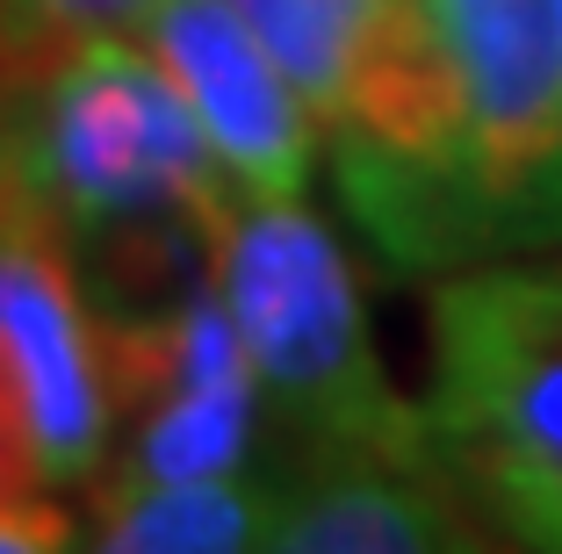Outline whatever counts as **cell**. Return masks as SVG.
<instances>
[{
	"mask_svg": "<svg viewBox=\"0 0 562 554\" xmlns=\"http://www.w3.org/2000/svg\"><path fill=\"white\" fill-rule=\"evenodd\" d=\"M15 151L66 238L94 252L101 281L123 303H137L131 317L216 281V245L238 188L145 36H72L66 66L44 87L36 131Z\"/></svg>",
	"mask_w": 562,
	"mask_h": 554,
	"instance_id": "obj_1",
	"label": "cell"
},
{
	"mask_svg": "<svg viewBox=\"0 0 562 554\" xmlns=\"http://www.w3.org/2000/svg\"><path fill=\"white\" fill-rule=\"evenodd\" d=\"M216 289L260 389L311 454H440L426 410H412L382 375L347 252L303 195L238 202L216 245Z\"/></svg>",
	"mask_w": 562,
	"mask_h": 554,
	"instance_id": "obj_2",
	"label": "cell"
},
{
	"mask_svg": "<svg viewBox=\"0 0 562 554\" xmlns=\"http://www.w3.org/2000/svg\"><path fill=\"white\" fill-rule=\"evenodd\" d=\"M426 425L527 547H562V267L483 260L432 289Z\"/></svg>",
	"mask_w": 562,
	"mask_h": 554,
	"instance_id": "obj_3",
	"label": "cell"
},
{
	"mask_svg": "<svg viewBox=\"0 0 562 554\" xmlns=\"http://www.w3.org/2000/svg\"><path fill=\"white\" fill-rule=\"evenodd\" d=\"M454 87L462 267L562 245V0H418Z\"/></svg>",
	"mask_w": 562,
	"mask_h": 554,
	"instance_id": "obj_4",
	"label": "cell"
},
{
	"mask_svg": "<svg viewBox=\"0 0 562 554\" xmlns=\"http://www.w3.org/2000/svg\"><path fill=\"white\" fill-rule=\"evenodd\" d=\"M0 360L30 410L44 483H87L123 418L116 317L87 310L72 238L15 145L0 151Z\"/></svg>",
	"mask_w": 562,
	"mask_h": 554,
	"instance_id": "obj_5",
	"label": "cell"
},
{
	"mask_svg": "<svg viewBox=\"0 0 562 554\" xmlns=\"http://www.w3.org/2000/svg\"><path fill=\"white\" fill-rule=\"evenodd\" d=\"M137 36L151 44L181 101L195 109L224 180L238 202H289L311 180V145L317 123L311 101L289 87V72L267 58V44L246 30L232 0H159Z\"/></svg>",
	"mask_w": 562,
	"mask_h": 554,
	"instance_id": "obj_6",
	"label": "cell"
},
{
	"mask_svg": "<svg viewBox=\"0 0 562 554\" xmlns=\"http://www.w3.org/2000/svg\"><path fill=\"white\" fill-rule=\"evenodd\" d=\"M440 454H317L274 483V554H432L469 547L462 505L440 489Z\"/></svg>",
	"mask_w": 562,
	"mask_h": 554,
	"instance_id": "obj_7",
	"label": "cell"
},
{
	"mask_svg": "<svg viewBox=\"0 0 562 554\" xmlns=\"http://www.w3.org/2000/svg\"><path fill=\"white\" fill-rule=\"evenodd\" d=\"M274 483L252 475H137L116 468L94 540L109 554H238L267 547Z\"/></svg>",
	"mask_w": 562,
	"mask_h": 554,
	"instance_id": "obj_8",
	"label": "cell"
},
{
	"mask_svg": "<svg viewBox=\"0 0 562 554\" xmlns=\"http://www.w3.org/2000/svg\"><path fill=\"white\" fill-rule=\"evenodd\" d=\"M232 8L267 44V58L289 72V87L311 101L317 123H331L339 87H347L353 36H361V22H368L375 0H232Z\"/></svg>",
	"mask_w": 562,
	"mask_h": 554,
	"instance_id": "obj_9",
	"label": "cell"
},
{
	"mask_svg": "<svg viewBox=\"0 0 562 554\" xmlns=\"http://www.w3.org/2000/svg\"><path fill=\"white\" fill-rule=\"evenodd\" d=\"M159 0H0V30L15 36H94V30H137Z\"/></svg>",
	"mask_w": 562,
	"mask_h": 554,
	"instance_id": "obj_10",
	"label": "cell"
},
{
	"mask_svg": "<svg viewBox=\"0 0 562 554\" xmlns=\"http://www.w3.org/2000/svg\"><path fill=\"white\" fill-rule=\"evenodd\" d=\"M72 511L50 505V489L36 497H0V554H50V547H72Z\"/></svg>",
	"mask_w": 562,
	"mask_h": 554,
	"instance_id": "obj_11",
	"label": "cell"
}]
</instances>
